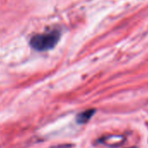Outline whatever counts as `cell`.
Instances as JSON below:
<instances>
[{"label": "cell", "mask_w": 148, "mask_h": 148, "mask_svg": "<svg viewBox=\"0 0 148 148\" xmlns=\"http://www.w3.org/2000/svg\"><path fill=\"white\" fill-rule=\"evenodd\" d=\"M59 38L60 33L58 31H52L48 33L33 36L30 40V45L36 51H47L52 49L58 44Z\"/></svg>", "instance_id": "6da1fadb"}, {"label": "cell", "mask_w": 148, "mask_h": 148, "mask_svg": "<svg viewBox=\"0 0 148 148\" xmlns=\"http://www.w3.org/2000/svg\"><path fill=\"white\" fill-rule=\"evenodd\" d=\"M94 113H95L94 109H90V110H87L86 112H83L77 116V122L79 124L87 123L91 119V118L94 115Z\"/></svg>", "instance_id": "7a4b0ae2"}, {"label": "cell", "mask_w": 148, "mask_h": 148, "mask_svg": "<svg viewBox=\"0 0 148 148\" xmlns=\"http://www.w3.org/2000/svg\"><path fill=\"white\" fill-rule=\"evenodd\" d=\"M128 148H137V147H128Z\"/></svg>", "instance_id": "3957f363"}]
</instances>
